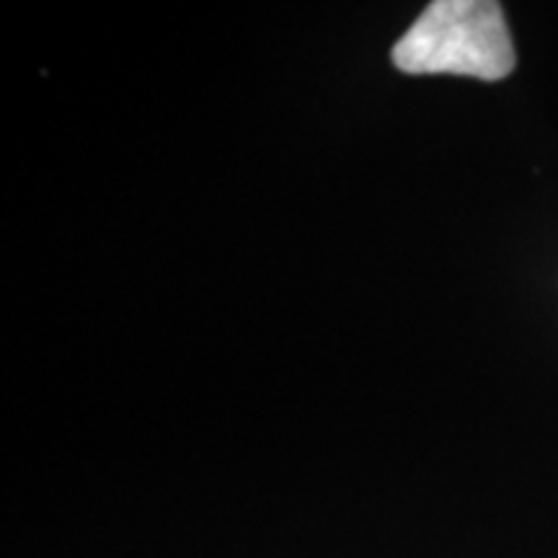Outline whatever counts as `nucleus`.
<instances>
[{
  "label": "nucleus",
  "instance_id": "obj_1",
  "mask_svg": "<svg viewBox=\"0 0 558 558\" xmlns=\"http://www.w3.org/2000/svg\"><path fill=\"white\" fill-rule=\"evenodd\" d=\"M393 65L409 75L501 81L514 70V45L494 0H435L396 41Z\"/></svg>",
  "mask_w": 558,
  "mask_h": 558
}]
</instances>
